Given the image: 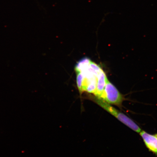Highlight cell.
<instances>
[{"mask_svg":"<svg viewBox=\"0 0 157 157\" xmlns=\"http://www.w3.org/2000/svg\"><path fill=\"white\" fill-rule=\"evenodd\" d=\"M102 69L99 65L89 58H84L76 64V72H79L82 77V93L84 92L94 95L97 89L98 75Z\"/></svg>","mask_w":157,"mask_h":157,"instance_id":"6da1fadb","label":"cell"},{"mask_svg":"<svg viewBox=\"0 0 157 157\" xmlns=\"http://www.w3.org/2000/svg\"><path fill=\"white\" fill-rule=\"evenodd\" d=\"M91 99H93L94 102L105 110V111L111 114L121 122L126 125L133 131L138 133H140L142 131V129L134 121L125 115L124 113L115 109L113 106L112 105L95 97H92Z\"/></svg>","mask_w":157,"mask_h":157,"instance_id":"7a4b0ae2","label":"cell"},{"mask_svg":"<svg viewBox=\"0 0 157 157\" xmlns=\"http://www.w3.org/2000/svg\"><path fill=\"white\" fill-rule=\"evenodd\" d=\"M97 98L102 100L110 105L117 106L121 108L122 107L123 101L125 100L124 96L109 80L106 84L101 95Z\"/></svg>","mask_w":157,"mask_h":157,"instance_id":"3957f363","label":"cell"},{"mask_svg":"<svg viewBox=\"0 0 157 157\" xmlns=\"http://www.w3.org/2000/svg\"><path fill=\"white\" fill-rule=\"evenodd\" d=\"M140 134L147 148L157 156V134H150L142 131Z\"/></svg>","mask_w":157,"mask_h":157,"instance_id":"277c9868","label":"cell"}]
</instances>
